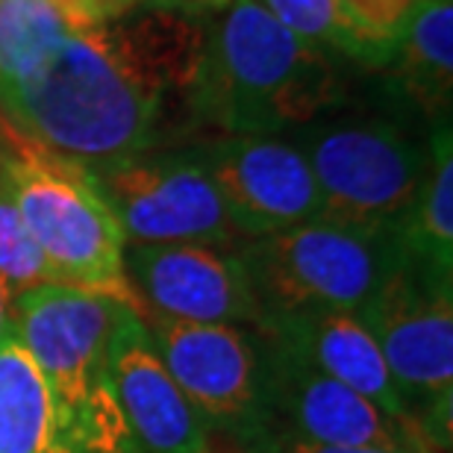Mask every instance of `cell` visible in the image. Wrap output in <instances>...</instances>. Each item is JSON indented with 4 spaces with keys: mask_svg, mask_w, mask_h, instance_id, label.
<instances>
[{
    "mask_svg": "<svg viewBox=\"0 0 453 453\" xmlns=\"http://www.w3.org/2000/svg\"><path fill=\"white\" fill-rule=\"evenodd\" d=\"M165 92L112 21L62 0H0V118L9 130L83 165L159 142Z\"/></svg>",
    "mask_w": 453,
    "mask_h": 453,
    "instance_id": "1",
    "label": "cell"
},
{
    "mask_svg": "<svg viewBox=\"0 0 453 453\" xmlns=\"http://www.w3.org/2000/svg\"><path fill=\"white\" fill-rule=\"evenodd\" d=\"M88 171L127 242L230 248L242 239L197 148L144 150Z\"/></svg>",
    "mask_w": 453,
    "mask_h": 453,
    "instance_id": "8",
    "label": "cell"
},
{
    "mask_svg": "<svg viewBox=\"0 0 453 453\" xmlns=\"http://www.w3.org/2000/svg\"><path fill=\"white\" fill-rule=\"evenodd\" d=\"M0 453H74L50 388L15 327L0 339Z\"/></svg>",
    "mask_w": 453,
    "mask_h": 453,
    "instance_id": "15",
    "label": "cell"
},
{
    "mask_svg": "<svg viewBox=\"0 0 453 453\" xmlns=\"http://www.w3.org/2000/svg\"><path fill=\"white\" fill-rule=\"evenodd\" d=\"M12 295H9V288H6V283L0 280V339L6 336V330L12 327Z\"/></svg>",
    "mask_w": 453,
    "mask_h": 453,
    "instance_id": "23",
    "label": "cell"
},
{
    "mask_svg": "<svg viewBox=\"0 0 453 453\" xmlns=\"http://www.w3.org/2000/svg\"><path fill=\"white\" fill-rule=\"evenodd\" d=\"M253 330L277 339L288 350L301 353L310 365L339 380L353 392H359L362 397H368L397 427H403L412 439H418L412 430L410 412L403 406V397L386 368L383 353H380L377 342L371 339V333L350 312L321 310V306L265 312Z\"/></svg>",
    "mask_w": 453,
    "mask_h": 453,
    "instance_id": "14",
    "label": "cell"
},
{
    "mask_svg": "<svg viewBox=\"0 0 453 453\" xmlns=\"http://www.w3.org/2000/svg\"><path fill=\"white\" fill-rule=\"evenodd\" d=\"M0 280L6 283L12 297L27 292V288L57 283L39 244L33 242L21 212H18L12 192L6 186L4 168H0Z\"/></svg>",
    "mask_w": 453,
    "mask_h": 453,
    "instance_id": "20",
    "label": "cell"
},
{
    "mask_svg": "<svg viewBox=\"0 0 453 453\" xmlns=\"http://www.w3.org/2000/svg\"><path fill=\"white\" fill-rule=\"evenodd\" d=\"M124 310L133 306L65 283H44L12 297L15 336L48 383L74 453H142L106 371Z\"/></svg>",
    "mask_w": 453,
    "mask_h": 453,
    "instance_id": "3",
    "label": "cell"
},
{
    "mask_svg": "<svg viewBox=\"0 0 453 453\" xmlns=\"http://www.w3.org/2000/svg\"><path fill=\"white\" fill-rule=\"evenodd\" d=\"M162 365L206 424L244 448L265 433V357L259 333L239 324H192L142 315Z\"/></svg>",
    "mask_w": 453,
    "mask_h": 453,
    "instance_id": "9",
    "label": "cell"
},
{
    "mask_svg": "<svg viewBox=\"0 0 453 453\" xmlns=\"http://www.w3.org/2000/svg\"><path fill=\"white\" fill-rule=\"evenodd\" d=\"M406 257L401 226L315 219L250 239L239 250L262 315L283 310L359 312Z\"/></svg>",
    "mask_w": 453,
    "mask_h": 453,
    "instance_id": "5",
    "label": "cell"
},
{
    "mask_svg": "<svg viewBox=\"0 0 453 453\" xmlns=\"http://www.w3.org/2000/svg\"><path fill=\"white\" fill-rule=\"evenodd\" d=\"M253 453H433L427 448H415V445H403V448H336V445H315V441H303V439H292V436H274L268 439L265 445H259Z\"/></svg>",
    "mask_w": 453,
    "mask_h": 453,
    "instance_id": "21",
    "label": "cell"
},
{
    "mask_svg": "<svg viewBox=\"0 0 453 453\" xmlns=\"http://www.w3.org/2000/svg\"><path fill=\"white\" fill-rule=\"evenodd\" d=\"M106 371L127 430L142 453H210V424L162 365L135 310H124L118 321Z\"/></svg>",
    "mask_w": 453,
    "mask_h": 453,
    "instance_id": "13",
    "label": "cell"
},
{
    "mask_svg": "<svg viewBox=\"0 0 453 453\" xmlns=\"http://www.w3.org/2000/svg\"><path fill=\"white\" fill-rule=\"evenodd\" d=\"M327 50L286 30L259 0H230L206 27L188 104L224 135H277L342 104Z\"/></svg>",
    "mask_w": 453,
    "mask_h": 453,
    "instance_id": "2",
    "label": "cell"
},
{
    "mask_svg": "<svg viewBox=\"0 0 453 453\" xmlns=\"http://www.w3.org/2000/svg\"><path fill=\"white\" fill-rule=\"evenodd\" d=\"M259 339L265 357V433L250 453L274 436L336 448H424L368 397L327 377L277 339L262 333Z\"/></svg>",
    "mask_w": 453,
    "mask_h": 453,
    "instance_id": "10",
    "label": "cell"
},
{
    "mask_svg": "<svg viewBox=\"0 0 453 453\" xmlns=\"http://www.w3.org/2000/svg\"><path fill=\"white\" fill-rule=\"evenodd\" d=\"M197 153L242 239H262L324 215L321 188L295 142L221 135L197 144Z\"/></svg>",
    "mask_w": 453,
    "mask_h": 453,
    "instance_id": "11",
    "label": "cell"
},
{
    "mask_svg": "<svg viewBox=\"0 0 453 453\" xmlns=\"http://www.w3.org/2000/svg\"><path fill=\"white\" fill-rule=\"evenodd\" d=\"M421 0H333L342 21L368 50L371 68L395 62L397 44Z\"/></svg>",
    "mask_w": 453,
    "mask_h": 453,
    "instance_id": "19",
    "label": "cell"
},
{
    "mask_svg": "<svg viewBox=\"0 0 453 453\" xmlns=\"http://www.w3.org/2000/svg\"><path fill=\"white\" fill-rule=\"evenodd\" d=\"M62 4L88 9V12L106 18V21H112L118 15H127L133 9V4H127V0H62Z\"/></svg>",
    "mask_w": 453,
    "mask_h": 453,
    "instance_id": "22",
    "label": "cell"
},
{
    "mask_svg": "<svg viewBox=\"0 0 453 453\" xmlns=\"http://www.w3.org/2000/svg\"><path fill=\"white\" fill-rule=\"evenodd\" d=\"M124 271L139 315L257 327L259 301L244 274L239 253L215 244H130Z\"/></svg>",
    "mask_w": 453,
    "mask_h": 453,
    "instance_id": "12",
    "label": "cell"
},
{
    "mask_svg": "<svg viewBox=\"0 0 453 453\" xmlns=\"http://www.w3.org/2000/svg\"><path fill=\"white\" fill-rule=\"evenodd\" d=\"M271 15L277 18L286 30L301 35L303 42L315 44V48L339 53L344 59L362 62L371 68L368 50L353 35V30L342 21L333 0H259Z\"/></svg>",
    "mask_w": 453,
    "mask_h": 453,
    "instance_id": "18",
    "label": "cell"
},
{
    "mask_svg": "<svg viewBox=\"0 0 453 453\" xmlns=\"http://www.w3.org/2000/svg\"><path fill=\"white\" fill-rule=\"evenodd\" d=\"M210 4H215V6H226L230 0H210Z\"/></svg>",
    "mask_w": 453,
    "mask_h": 453,
    "instance_id": "25",
    "label": "cell"
},
{
    "mask_svg": "<svg viewBox=\"0 0 453 453\" xmlns=\"http://www.w3.org/2000/svg\"><path fill=\"white\" fill-rule=\"evenodd\" d=\"M295 148L321 188V219L362 226H401L430 165V144L388 118H315L297 127Z\"/></svg>",
    "mask_w": 453,
    "mask_h": 453,
    "instance_id": "7",
    "label": "cell"
},
{
    "mask_svg": "<svg viewBox=\"0 0 453 453\" xmlns=\"http://www.w3.org/2000/svg\"><path fill=\"white\" fill-rule=\"evenodd\" d=\"M397 77L433 118H448L453 86V0H421L397 44Z\"/></svg>",
    "mask_w": 453,
    "mask_h": 453,
    "instance_id": "17",
    "label": "cell"
},
{
    "mask_svg": "<svg viewBox=\"0 0 453 453\" xmlns=\"http://www.w3.org/2000/svg\"><path fill=\"white\" fill-rule=\"evenodd\" d=\"M0 168L53 280L142 312L124 271L127 235L88 165L6 127Z\"/></svg>",
    "mask_w": 453,
    "mask_h": 453,
    "instance_id": "4",
    "label": "cell"
},
{
    "mask_svg": "<svg viewBox=\"0 0 453 453\" xmlns=\"http://www.w3.org/2000/svg\"><path fill=\"white\" fill-rule=\"evenodd\" d=\"M127 4H133V6H135V4H139V0H127Z\"/></svg>",
    "mask_w": 453,
    "mask_h": 453,
    "instance_id": "26",
    "label": "cell"
},
{
    "mask_svg": "<svg viewBox=\"0 0 453 453\" xmlns=\"http://www.w3.org/2000/svg\"><path fill=\"white\" fill-rule=\"evenodd\" d=\"M353 319L383 353L415 436L430 450L450 453L453 280L403 257L401 268Z\"/></svg>",
    "mask_w": 453,
    "mask_h": 453,
    "instance_id": "6",
    "label": "cell"
},
{
    "mask_svg": "<svg viewBox=\"0 0 453 453\" xmlns=\"http://www.w3.org/2000/svg\"><path fill=\"white\" fill-rule=\"evenodd\" d=\"M401 239L415 265L453 280V142L450 118H439L430 133V165L412 212L401 224Z\"/></svg>",
    "mask_w": 453,
    "mask_h": 453,
    "instance_id": "16",
    "label": "cell"
},
{
    "mask_svg": "<svg viewBox=\"0 0 453 453\" xmlns=\"http://www.w3.org/2000/svg\"><path fill=\"white\" fill-rule=\"evenodd\" d=\"M4 135H6V121L0 118V153H4Z\"/></svg>",
    "mask_w": 453,
    "mask_h": 453,
    "instance_id": "24",
    "label": "cell"
}]
</instances>
